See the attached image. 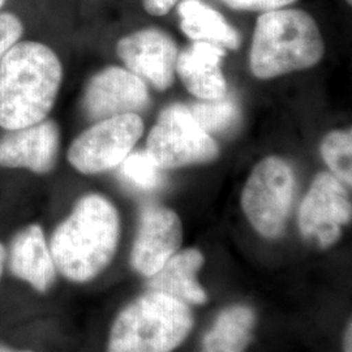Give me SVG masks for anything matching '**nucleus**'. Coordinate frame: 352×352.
Returning a JSON list of instances; mask_svg holds the SVG:
<instances>
[{
	"mask_svg": "<svg viewBox=\"0 0 352 352\" xmlns=\"http://www.w3.org/2000/svg\"><path fill=\"white\" fill-rule=\"evenodd\" d=\"M204 265V256L197 250H184L175 254L149 277V291L161 292L184 304H204L208 295L197 280Z\"/></svg>",
	"mask_w": 352,
	"mask_h": 352,
	"instance_id": "2eb2a0df",
	"label": "nucleus"
},
{
	"mask_svg": "<svg viewBox=\"0 0 352 352\" xmlns=\"http://www.w3.org/2000/svg\"><path fill=\"white\" fill-rule=\"evenodd\" d=\"M324 54V39L312 16L280 8L258 17L250 64L253 75L266 80L311 68Z\"/></svg>",
	"mask_w": 352,
	"mask_h": 352,
	"instance_id": "7ed1b4c3",
	"label": "nucleus"
},
{
	"mask_svg": "<svg viewBox=\"0 0 352 352\" xmlns=\"http://www.w3.org/2000/svg\"><path fill=\"white\" fill-rule=\"evenodd\" d=\"M180 28L189 38L208 42L218 47L236 50L239 47L238 32L226 19L201 0H184L179 4Z\"/></svg>",
	"mask_w": 352,
	"mask_h": 352,
	"instance_id": "dca6fc26",
	"label": "nucleus"
},
{
	"mask_svg": "<svg viewBox=\"0 0 352 352\" xmlns=\"http://www.w3.org/2000/svg\"><path fill=\"white\" fill-rule=\"evenodd\" d=\"M118 55L132 74L166 90L175 78L177 46L174 39L158 29H144L122 38Z\"/></svg>",
	"mask_w": 352,
	"mask_h": 352,
	"instance_id": "1a4fd4ad",
	"label": "nucleus"
},
{
	"mask_svg": "<svg viewBox=\"0 0 352 352\" xmlns=\"http://www.w3.org/2000/svg\"><path fill=\"white\" fill-rule=\"evenodd\" d=\"M179 0H144L145 10L154 16H164Z\"/></svg>",
	"mask_w": 352,
	"mask_h": 352,
	"instance_id": "5701e85b",
	"label": "nucleus"
},
{
	"mask_svg": "<svg viewBox=\"0 0 352 352\" xmlns=\"http://www.w3.org/2000/svg\"><path fill=\"white\" fill-rule=\"evenodd\" d=\"M0 352H34L32 350H19L13 347H7V346H0Z\"/></svg>",
	"mask_w": 352,
	"mask_h": 352,
	"instance_id": "a878e982",
	"label": "nucleus"
},
{
	"mask_svg": "<svg viewBox=\"0 0 352 352\" xmlns=\"http://www.w3.org/2000/svg\"><path fill=\"white\" fill-rule=\"evenodd\" d=\"M227 6L239 11H276L295 3L296 0H223Z\"/></svg>",
	"mask_w": 352,
	"mask_h": 352,
	"instance_id": "4be33fe9",
	"label": "nucleus"
},
{
	"mask_svg": "<svg viewBox=\"0 0 352 352\" xmlns=\"http://www.w3.org/2000/svg\"><path fill=\"white\" fill-rule=\"evenodd\" d=\"M60 132L52 120L8 131L0 139V166L47 174L55 167Z\"/></svg>",
	"mask_w": 352,
	"mask_h": 352,
	"instance_id": "f8f14e48",
	"label": "nucleus"
},
{
	"mask_svg": "<svg viewBox=\"0 0 352 352\" xmlns=\"http://www.w3.org/2000/svg\"><path fill=\"white\" fill-rule=\"evenodd\" d=\"M183 239L177 214L164 206H146L140 217L131 265L144 277L154 276L174 254Z\"/></svg>",
	"mask_w": 352,
	"mask_h": 352,
	"instance_id": "9d476101",
	"label": "nucleus"
},
{
	"mask_svg": "<svg viewBox=\"0 0 352 352\" xmlns=\"http://www.w3.org/2000/svg\"><path fill=\"white\" fill-rule=\"evenodd\" d=\"M119 236L120 219L113 204L98 193L82 196L49 243L58 273L74 283L98 277L113 261Z\"/></svg>",
	"mask_w": 352,
	"mask_h": 352,
	"instance_id": "f257e3e1",
	"label": "nucleus"
},
{
	"mask_svg": "<svg viewBox=\"0 0 352 352\" xmlns=\"http://www.w3.org/2000/svg\"><path fill=\"white\" fill-rule=\"evenodd\" d=\"M223 56L222 47L200 41L177 55L176 72L189 93L202 101L226 97V80L221 69Z\"/></svg>",
	"mask_w": 352,
	"mask_h": 352,
	"instance_id": "4468645a",
	"label": "nucleus"
},
{
	"mask_svg": "<svg viewBox=\"0 0 352 352\" xmlns=\"http://www.w3.org/2000/svg\"><path fill=\"white\" fill-rule=\"evenodd\" d=\"M120 164L123 177L138 188H157L162 182V170L153 161L148 151H131Z\"/></svg>",
	"mask_w": 352,
	"mask_h": 352,
	"instance_id": "aec40b11",
	"label": "nucleus"
},
{
	"mask_svg": "<svg viewBox=\"0 0 352 352\" xmlns=\"http://www.w3.org/2000/svg\"><path fill=\"white\" fill-rule=\"evenodd\" d=\"M149 103L144 80L120 67H109L93 76L84 94V110L91 120L136 113Z\"/></svg>",
	"mask_w": 352,
	"mask_h": 352,
	"instance_id": "9b49d317",
	"label": "nucleus"
},
{
	"mask_svg": "<svg viewBox=\"0 0 352 352\" xmlns=\"http://www.w3.org/2000/svg\"><path fill=\"white\" fill-rule=\"evenodd\" d=\"M321 154L331 174L349 188L352 184V132L333 131L321 144Z\"/></svg>",
	"mask_w": 352,
	"mask_h": 352,
	"instance_id": "6ab92c4d",
	"label": "nucleus"
},
{
	"mask_svg": "<svg viewBox=\"0 0 352 352\" xmlns=\"http://www.w3.org/2000/svg\"><path fill=\"white\" fill-rule=\"evenodd\" d=\"M62 80V63L49 46L17 42L0 62V126L13 131L45 120Z\"/></svg>",
	"mask_w": 352,
	"mask_h": 352,
	"instance_id": "f03ea898",
	"label": "nucleus"
},
{
	"mask_svg": "<svg viewBox=\"0 0 352 352\" xmlns=\"http://www.w3.org/2000/svg\"><path fill=\"white\" fill-rule=\"evenodd\" d=\"M351 215L347 186L330 173H320L300 205L302 236L318 248H329L340 240L342 228L351 222Z\"/></svg>",
	"mask_w": 352,
	"mask_h": 352,
	"instance_id": "6e6552de",
	"label": "nucleus"
},
{
	"mask_svg": "<svg viewBox=\"0 0 352 352\" xmlns=\"http://www.w3.org/2000/svg\"><path fill=\"white\" fill-rule=\"evenodd\" d=\"M254 314L244 305L222 311L202 342L201 352H244L251 343Z\"/></svg>",
	"mask_w": 352,
	"mask_h": 352,
	"instance_id": "f3484780",
	"label": "nucleus"
},
{
	"mask_svg": "<svg viewBox=\"0 0 352 352\" xmlns=\"http://www.w3.org/2000/svg\"><path fill=\"white\" fill-rule=\"evenodd\" d=\"M148 153L161 170L214 161L219 148L183 104H173L160 115L148 138Z\"/></svg>",
	"mask_w": 352,
	"mask_h": 352,
	"instance_id": "423d86ee",
	"label": "nucleus"
},
{
	"mask_svg": "<svg viewBox=\"0 0 352 352\" xmlns=\"http://www.w3.org/2000/svg\"><path fill=\"white\" fill-rule=\"evenodd\" d=\"M294 192L295 177L282 158L267 157L253 168L241 193V208L260 235L267 239L282 235Z\"/></svg>",
	"mask_w": 352,
	"mask_h": 352,
	"instance_id": "39448f33",
	"label": "nucleus"
},
{
	"mask_svg": "<svg viewBox=\"0 0 352 352\" xmlns=\"http://www.w3.org/2000/svg\"><path fill=\"white\" fill-rule=\"evenodd\" d=\"M24 26L13 13H0V62L13 46L20 42Z\"/></svg>",
	"mask_w": 352,
	"mask_h": 352,
	"instance_id": "412c9836",
	"label": "nucleus"
},
{
	"mask_svg": "<svg viewBox=\"0 0 352 352\" xmlns=\"http://www.w3.org/2000/svg\"><path fill=\"white\" fill-rule=\"evenodd\" d=\"M188 107L189 113L205 132L219 133L230 129L239 119V109L234 98L202 101Z\"/></svg>",
	"mask_w": 352,
	"mask_h": 352,
	"instance_id": "a211bd4d",
	"label": "nucleus"
},
{
	"mask_svg": "<svg viewBox=\"0 0 352 352\" xmlns=\"http://www.w3.org/2000/svg\"><path fill=\"white\" fill-rule=\"evenodd\" d=\"M6 270V247L0 243V280Z\"/></svg>",
	"mask_w": 352,
	"mask_h": 352,
	"instance_id": "393cba45",
	"label": "nucleus"
},
{
	"mask_svg": "<svg viewBox=\"0 0 352 352\" xmlns=\"http://www.w3.org/2000/svg\"><path fill=\"white\" fill-rule=\"evenodd\" d=\"M352 324L349 322L346 333H344V352H352L351 342H352Z\"/></svg>",
	"mask_w": 352,
	"mask_h": 352,
	"instance_id": "b1692460",
	"label": "nucleus"
},
{
	"mask_svg": "<svg viewBox=\"0 0 352 352\" xmlns=\"http://www.w3.org/2000/svg\"><path fill=\"white\" fill-rule=\"evenodd\" d=\"M4 3H6V0H0V8L4 6Z\"/></svg>",
	"mask_w": 352,
	"mask_h": 352,
	"instance_id": "bb28decb",
	"label": "nucleus"
},
{
	"mask_svg": "<svg viewBox=\"0 0 352 352\" xmlns=\"http://www.w3.org/2000/svg\"><path fill=\"white\" fill-rule=\"evenodd\" d=\"M188 305L149 291L128 304L113 321L107 352H171L188 337Z\"/></svg>",
	"mask_w": 352,
	"mask_h": 352,
	"instance_id": "20e7f679",
	"label": "nucleus"
},
{
	"mask_svg": "<svg viewBox=\"0 0 352 352\" xmlns=\"http://www.w3.org/2000/svg\"><path fill=\"white\" fill-rule=\"evenodd\" d=\"M347 3H349V4H351L352 0H347Z\"/></svg>",
	"mask_w": 352,
	"mask_h": 352,
	"instance_id": "cd10ccee",
	"label": "nucleus"
},
{
	"mask_svg": "<svg viewBox=\"0 0 352 352\" xmlns=\"http://www.w3.org/2000/svg\"><path fill=\"white\" fill-rule=\"evenodd\" d=\"M6 267L38 294H46L54 286L58 270L42 227L33 223L13 236L6 250Z\"/></svg>",
	"mask_w": 352,
	"mask_h": 352,
	"instance_id": "ddd939ff",
	"label": "nucleus"
},
{
	"mask_svg": "<svg viewBox=\"0 0 352 352\" xmlns=\"http://www.w3.org/2000/svg\"><path fill=\"white\" fill-rule=\"evenodd\" d=\"M144 133L138 113H124L97 122L68 149V161L77 171L94 175L119 166Z\"/></svg>",
	"mask_w": 352,
	"mask_h": 352,
	"instance_id": "0eeeda50",
	"label": "nucleus"
}]
</instances>
